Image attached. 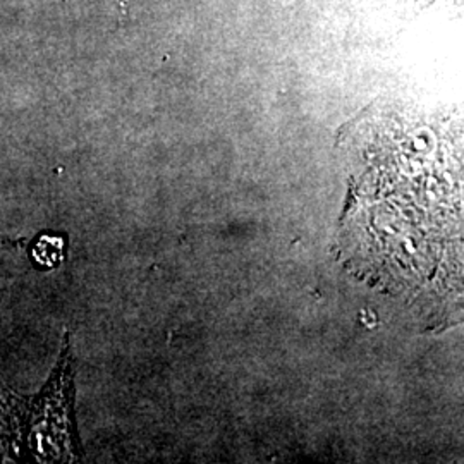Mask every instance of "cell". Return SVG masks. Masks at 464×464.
Returning a JSON list of instances; mask_svg holds the SVG:
<instances>
[{"label":"cell","mask_w":464,"mask_h":464,"mask_svg":"<svg viewBox=\"0 0 464 464\" xmlns=\"http://www.w3.org/2000/svg\"><path fill=\"white\" fill-rule=\"evenodd\" d=\"M67 239L64 234L42 232L30 245V258L38 270H52L66 260Z\"/></svg>","instance_id":"cell-2"},{"label":"cell","mask_w":464,"mask_h":464,"mask_svg":"<svg viewBox=\"0 0 464 464\" xmlns=\"http://www.w3.org/2000/svg\"><path fill=\"white\" fill-rule=\"evenodd\" d=\"M24 440L28 461L67 463L83 452L74 421V373L69 335L42 392L24 404Z\"/></svg>","instance_id":"cell-1"}]
</instances>
